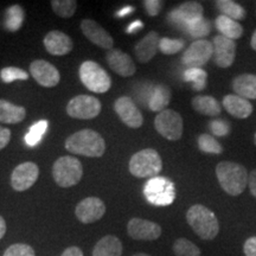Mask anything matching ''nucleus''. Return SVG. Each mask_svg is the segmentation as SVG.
Instances as JSON below:
<instances>
[{
	"label": "nucleus",
	"instance_id": "7c9ffc66",
	"mask_svg": "<svg viewBox=\"0 0 256 256\" xmlns=\"http://www.w3.org/2000/svg\"><path fill=\"white\" fill-rule=\"evenodd\" d=\"M184 78L186 82L192 83V88L197 92L203 90V89L206 87L208 74L204 72L203 69H188L184 74Z\"/></svg>",
	"mask_w": 256,
	"mask_h": 256
},
{
	"label": "nucleus",
	"instance_id": "7ed1b4c3",
	"mask_svg": "<svg viewBox=\"0 0 256 256\" xmlns=\"http://www.w3.org/2000/svg\"><path fill=\"white\" fill-rule=\"evenodd\" d=\"M191 229L204 241H211L218 235L220 222L215 214L202 204H194L186 212Z\"/></svg>",
	"mask_w": 256,
	"mask_h": 256
},
{
	"label": "nucleus",
	"instance_id": "79ce46f5",
	"mask_svg": "<svg viewBox=\"0 0 256 256\" xmlns=\"http://www.w3.org/2000/svg\"><path fill=\"white\" fill-rule=\"evenodd\" d=\"M243 252L246 256H256V236L249 238L243 243Z\"/></svg>",
	"mask_w": 256,
	"mask_h": 256
},
{
	"label": "nucleus",
	"instance_id": "a19ab883",
	"mask_svg": "<svg viewBox=\"0 0 256 256\" xmlns=\"http://www.w3.org/2000/svg\"><path fill=\"white\" fill-rule=\"evenodd\" d=\"M144 6H145L146 12L152 17H154L160 12L162 8V2H158V0H146L144 2Z\"/></svg>",
	"mask_w": 256,
	"mask_h": 256
},
{
	"label": "nucleus",
	"instance_id": "b1692460",
	"mask_svg": "<svg viewBox=\"0 0 256 256\" xmlns=\"http://www.w3.org/2000/svg\"><path fill=\"white\" fill-rule=\"evenodd\" d=\"M25 116H26V110L24 107L0 98V122L16 124L22 122Z\"/></svg>",
	"mask_w": 256,
	"mask_h": 256
},
{
	"label": "nucleus",
	"instance_id": "412c9836",
	"mask_svg": "<svg viewBox=\"0 0 256 256\" xmlns=\"http://www.w3.org/2000/svg\"><path fill=\"white\" fill-rule=\"evenodd\" d=\"M160 37L158 32L151 31L142 40H139L134 48V52L139 62L147 63L156 55L159 49Z\"/></svg>",
	"mask_w": 256,
	"mask_h": 256
},
{
	"label": "nucleus",
	"instance_id": "603ef678",
	"mask_svg": "<svg viewBox=\"0 0 256 256\" xmlns=\"http://www.w3.org/2000/svg\"><path fill=\"white\" fill-rule=\"evenodd\" d=\"M254 144L256 145V133H255V136H254Z\"/></svg>",
	"mask_w": 256,
	"mask_h": 256
},
{
	"label": "nucleus",
	"instance_id": "5701e85b",
	"mask_svg": "<svg viewBox=\"0 0 256 256\" xmlns=\"http://www.w3.org/2000/svg\"><path fill=\"white\" fill-rule=\"evenodd\" d=\"M232 89L236 95L246 100H256V75L242 74L232 81Z\"/></svg>",
	"mask_w": 256,
	"mask_h": 256
},
{
	"label": "nucleus",
	"instance_id": "e433bc0d",
	"mask_svg": "<svg viewBox=\"0 0 256 256\" xmlns=\"http://www.w3.org/2000/svg\"><path fill=\"white\" fill-rule=\"evenodd\" d=\"M0 78H2V81L4 83H11L14 81H17V80L26 81L28 78V74L20 68L8 66V68L2 69V72H0Z\"/></svg>",
	"mask_w": 256,
	"mask_h": 256
},
{
	"label": "nucleus",
	"instance_id": "ea45409f",
	"mask_svg": "<svg viewBox=\"0 0 256 256\" xmlns=\"http://www.w3.org/2000/svg\"><path fill=\"white\" fill-rule=\"evenodd\" d=\"M211 133L216 136H226L230 132V126L226 121L224 120H212L209 124Z\"/></svg>",
	"mask_w": 256,
	"mask_h": 256
},
{
	"label": "nucleus",
	"instance_id": "a878e982",
	"mask_svg": "<svg viewBox=\"0 0 256 256\" xmlns=\"http://www.w3.org/2000/svg\"><path fill=\"white\" fill-rule=\"evenodd\" d=\"M194 110L202 115L206 116H217L222 112L220 104L212 96L198 95L194 96L191 101Z\"/></svg>",
	"mask_w": 256,
	"mask_h": 256
},
{
	"label": "nucleus",
	"instance_id": "423d86ee",
	"mask_svg": "<svg viewBox=\"0 0 256 256\" xmlns=\"http://www.w3.org/2000/svg\"><path fill=\"white\" fill-rule=\"evenodd\" d=\"M80 78L86 88L96 94L107 92L112 87L110 76L94 60H86L81 64Z\"/></svg>",
	"mask_w": 256,
	"mask_h": 256
},
{
	"label": "nucleus",
	"instance_id": "a18cd8bd",
	"mask_svg": "<svg viewBox=\"0 0 256 256\" xmlns=\"http://www.w3.org/2000/svg\"><path fill=\"white\" fill-rule=\"evenodd\" d=\"M60 256H83V252L78 247H69L62 252Z\"/></svg>",
	"mask_w": 256,
	"mask_h": 256
},
{
	"label": "nucleus",
	"instance_id": "72a5a7b5",
	"mask_svg": "<svg viewBox=\"0 0 256 256\" xmlns=\"http://www.w3.org/2000/svg\"><path fill=\"white\" fill-rule=\"evenodd\" d=\"M198 147L202 152L210 153V154H220L223 152V147L214 136L209 134H202L198 138Z\"/></svg>",
	"mask_w": 256,
	"mask_h": 256
},
{
	"label": "nucleus",
	"instance_id": "de8ad7c7",
	"mask_svg": "<svg viewBox=\"0 0 256 256\" xmlns=\"http://www.w3.org/2000/svg\"><path fill=\"white\" fill-rule=\"evenodd\" d=\"M6 234V222L5 220L0 216V240L5 236Z\"/></svg>",
	"mask_w": 256,
	"mask_h": 256
},
{
	"label": "nucleus",
	"instance_id": "f704fd0d",
	"mask_svg": "<svg viewBox=\"0 0 256 256\" xmlns=\"http://www.w3.org/2000/svg\"><path fill=\"white\" fill-rule=\"evenodd\" d=\"M186 31L190 34V36L192 38H197V40H200V38L210 34L211 24L208 19L203 17V18L198 19V20L194 22V23L188 25Z\"/></svg>",
	"mask_w": 256,
	"mask_h": 256
},
{
	"label": "nucleus",
	"instance_id": "4468645a",
	"mask_svg": "<svg viewBox=\"0 0 256 256\" xmlns=\"http://www.w3.org/2000/svg\"><path fill=\"white\" fill-rule=\"evenodd\" d=\"M214 55L212 60L220 68H229L232 66L236 57V43L235 40L217 34L212 40Z\"/></svg>",
	"mask_w": 256,
	"mask_h": 256
},
{
	"label": "nucleus",
	"instance_id": "6ab92c4d",
	"mask_svg": "<svg viewBox=\"0 0 256 256\" xmlns=\"http://www.w3.org/2000/svg\"><path fill=\"white\" fill-rule=\"evenodd\" d=\"M106 60L110 69L122 78H130L136 72V66L130 56L120 49H112L108 51Z\"/></svg>",
	"mask_w": 256,
	"mask_h": 256
},
{
	"label": "nucleus",
	"instance_id": "c03bdc74",
	"mask_svg": "<svg viewBox=\"0 0 256 256\" xmlns=\"http://www.w3.org/2000/svg\"><path fill=\"white\" fill-rule=\"evenodd\" d=\"M248 186L249 190H250V194L256 198V170H252L250 174H249Z\"/></svg>",
	"mask_w": 256,
	"mask_h": 256
},
{
	"label": "nucleus",
	"instance_id": "dca6fc26",
	"mask_svg": "<svg viewBox=\"0 0 256 256\" xmlns=\"http://www.w3.org/2000/svg\"><path fill=\"white\" fill-rule=\"evenodd\" d=\"M127 232L138 241H154L162 236V226L152 220L132 218L127 223Z\"/></svg>",
	"mask_w": 256,
	"mask_h": 256
},
{
	"label": "nucleus",
	"instance_id": "4be33fe9",
	"mask_svg": "<svg viewBox=\"0 0 256 256\" xmlns=\"http://www.w3.org/2000/svg\"><path fill=\"white\" fill-rule=\"evenodd\" d=\"M223 107L236 119H247L252 113V104L250 102L236 94L224 96Z\"/></svg>",
	"mask_w": 256,
	"mask_h": 256
},
{
	"label": "nucleus",
	"instance_id": "aec40b11",
	"mask_svg": "<svg viewBox=\"0 0 256 256\" xmlns=\"http://www.w3.org/2000/svg\"><path fill=\"white\" fill-rule=\"evenodd\" d=\"M44 46L54 56H66L72 50L74 43L68 34L62 31H50L44 37Z\"/></svg>",
	"mask_w": 256,
	"mask_h": 256
},
{
	"label": "nucleus",
	"instance_id": "a211bd4d",
	"mask_svg": "<svg viewBox=\"0 0 256 256\" xmlns=\"http://www.w3.org/2000/svg\"><path fill=\"white\" fill-rule=\"evenodd\" d=\"M81 30L86 37L95 46L106 50H112L114 46V40L110 32L106 31L100 24L92 19H83L81 22Z\"/></svg>",
	"mask_w": 256,
	"mask_h": 256
},
{
	"label": "nucleus",
	"instance_id": "bb28decb",
	"mask_svg": "<svg viewBox=\"0 0 256 256\" xmlns=\"http://www.w3.org/2000/svg\"><path fill=\"white\" fill-rule=\"evenodd\" d=\"M216 28L220 32V34L229 40H238L243 34V28L241 24L234 19L226 17V16L220 14L216 18Z\"/></svg>",
	"mask_w": 256,
	"mask_h": 256
},
{
	"label": "nucleus",
	"instance_id": "c756f323",
	"mask_svg": "<svg viewBox=\"0 0 256 256\" xmlns=\"http://www.w3.org/2000/svg\"><path fill=\"white\" fill-rule=\"evenodd\" d=\"M216 6L223 16H226V17L236 22L242 20L247 16L246 10L238 2H232V0H218V2H216Z\"/></svg>",
	"mask_w": 256,
	"mask_h": 256
},
{
	"label": "nucleus",
	"instance_id": "39448f33",
	"mask_svg": "<svg viewBox=\"0 0 256 256\" xmlns=\"http://www.w3.org/2000/svg\"><path fill=\"white\" fill-rule=\"evenodd\" d=\"M52 176L60 188H72L78 185L83 176V166L75 156H63L52 166Z\"/></svg>",
	"mask_w": 256,
	"mask_h": 256
},
{
	"label": "nucleus",
	"instance_id": "1a4fd4ad",
	"mask_svg": "<svg viewBox=\"0 0 256 256\" xmlns=\"http://www.w3.org/2000/svg\"><path fill=\"white\" fill-rule=\"evenodd\" d=\"M102 104L100 100L89 95H78L72 98L66 106V113L74 119H94L101 113Z\"/></svg>",
	"mask_w": 256,
	"mask_h": 256
},
{
	"label": "nucleus",
	"instance_id": "c85d7f7f",
	"mask_svg": "<svg viewBox=\"0 0 256 256\" xmlns=\"http://www.w3.org/2000/svg\"><path fill=\"white\" fill-rule=\"evenodd\" d=\"M25 14L24 10L22 6L19 5H12L6 10L5 19H4V25L6 30L10 32L18 31L22 28V25L24 23Z\"/></svg>",
	"mask_w": 256,
	"mask_h": 256
},
{
	"label": "nucleus",
	"instance_id": "4c0bfd02",
	"mask_svg": "<svg viewBox=\"0 0 256 256\" xmlns=\"http://www.w3.org/2000/svg\"><path fill=\"white\" fill-rule=\"evenodd\" d=\"M185 42L183 40H171V38H162L159 43V50L164 55H174L183 49Z\"/></svg>",
	"mask_w": 256,
	"mask_h": 256
},
{
	"label": "nucleus",
	"instance_id": "9d476101",
	"mask_svg": "<svg viewBox=\"0 0 256 256\" xmlns=\"http://www.w3.org/2000/svg\"><path fill=\"white\" fill-rule=\"evenodd\" d=\"M214 55L212 43L206 40H194L190 44V46L185 50L182 57V62L188 69L202 68L203 66L209 62V60Z\"/></svg>",
	"mask_w": 256,
	"mask_h": 256
},
{
	"label": "nucleus",
	"instance_id": "20e7f679",
	"mask_svg": "<svg viewBox=\"0 0 256 256\" xmlns=\"http://www.w3.org/2000/svg\"><path fill=\"white\" fill-rule=\"evenodd\" d=\"M128 168L136 178H156L162 170V156L153 148L142 150L132 156Z\"/></svg>",
	"mask_w": 256,
	"mask_h": 256
},
{
	"label": "nucleus",
	"instance_id": "0eeeda50",
	"mask_svg": "<svg viewBox=\"0 0 256 256\" xmlns=\"http://www.w3.org/2000/svg\"><path fill=\"white\" fill-rule=\"evenodd\" d=\"M144 194L146 200L156 206H170L176 198V190L172 182L162 177L150 179L144 188Z\"/></svg>",
	"mask_w": 256,
	"mask_h": 256
},
{
	"label": "nucleus",
	"instance_id": "f3484780",
	"mask_svg": "<svg viewBox=\"0 0 256 256\" xmlns=\"http://www.w3.org/2000/svg\"><path fill=\"white\" fill-rule=\"evenodd\" d=\"M106 214L104 200L98 197H87L80 202L75 209V215L83 224H90L101 220Z\"/></svg>",
	"mask_w": 256,
	"mask_h": 256
},
{
	"label": "nucleus",
	"instance_id": "473e14b6",
	"mask_svg": "<svg viewBox=\"0 0 256 256\" xmlns=\"http://www.w3.org/2000/svg\"><path fill=\"white\" fill-rule=\"evenodd\" d=\"M174 252L176 256H200V249L188 238H178L174 243Z\"/></svg>",
	"mask_w": 256,
	"mask_h": 256
},
{
	"label": "nucleus",
	"instance_id": "37998d69",
	"mask_svg": "<svg viewBox=\"0 0 256 256\" xmlns=\"http://www.w3.org/2000/svg\"><path fill=\"white\" fill-rule=\"evenodd\" d=\"M10 140H11V130L0 126V151L8 145Z\"/></svg>",
	"mask_w": 256,
	"mask_h": 256
},
{
	"label": "nucleus",
	"instance_id": "58836bf2",
	"mask_svg": "<svg viewBox=\"0 0 256 256\" xmlns=\"http://www.w3.org/2000/svg\"><path fill=\"white\" fill-rule=\"evenodd\" d=\"M2 256H36L34 248L25 243H16L6 249Z\"/></svg>",
	"mask_w": 256,
	"mask_h": 256
},
{
	"label": "nucleus",
	"instance_id": "8fccbe9b",
	"mask_svg": "<svg viewBox=\"0 0 256 256\" xmlns=\"http://www.w3.org/2000/svg\"><path fill=\"white\" fill-rule=\"evenodd\" d=\"M250 46H252V49L256 51V30H255V32H254V34H252V36Z\"/></svg>",
	"mask_w": 256,
	"mask_h": 256
},
{
	"label": "nucleus",
	"instance_id": "ddd939ff",
	"mask_svg": "<svg viewBox=\"0 0 256 256\" xmlns=\"http://www.w3.org/2000/svg\"><path fill=\"white\" fill-rule=\"evenodd\" d=\"M203 18V6L197 2H186L168 14V19L174 24L186 30L188 26L198 19Z\"/></svg>",
	"mask_w": 256,
	"mask_h": 256
},
{
	"label": "nucleus",
	"instance_id": "c9c22d12",
	"mask_svg": "<svg viewBox=\"0 0 256 256\" xmlns=\"http://www.w3.org/2000/svg\"><path fill=\"white\" fill-rule=\"evenodd\" d=\"M48 122L46 120L38 121L36 124H34L28 130V133L25 136V142L28 146H36L37 144H40L42 140V136H44L46 132Z\"/></svg>",
	"mask_w": 256,
	"mask_h": 256
},
{
	"label": "nucleus",
	"instance_id": "49530a36",
	"mask_svg": "<svg viewBox=\"0 0 256 256\" xmlns=\"http://www.w3.org/2000/svg\"><path fill=\"white\" fill-rule=\"evenodd\" d=\"M142 28H144V24L142 23V22L136 20V22H134V23L130 24V26H128L127 32H128V34H134V32H136L138 30H142Z\"/></svg>",
	"mask_w": 256,
	"mask_h": 256
},
{
	"label": "nucleus",
	"instance_id": "f8f14e48",
	"mask_svg": "<svg viewBox=\"0 0 256 256\" xmlns=\"http://www.w3.org/2000/svg\"><path fill=\"white\" fill-rule=\"evenodd\" d=\"M40 168L32 162H26L18 165L11 174V186L14 190L23 192L30 188L37 182Z\"/></svg>",
	"mask_w": 256,
	"mask_h": 256
},
{
	"label": "nucleus",
	"instance_id": "3c124183",
	"mask_svg": "<svg viewBox=\"0 0 256 256\" xmlns=\"http://www.w3.org/2000/svg\"><path fill=\"white\" fill-rule=\"evenodd\" d=\"M133 256H151V255L145 254V252H138V254H134Z\"/></svg>",
	"mask_w": 256,
	"mask_h": 256
},
{
	"label": "nucleus",
	"instance_id": "9b49d317",
	"mask_svg": "<svg viewBox=\"0 0 256 256\" xmlns=\"http://www.w3.org/2000/svg\"><path fill=\"white\" fill-rule=\"evenodd\" d=\"M114 110L121 121L130 128H139L142 126L144 118L142 112L128 96H121L114 104Z\"/></svg>",
	"mask_w": 256,
	"mask_h": 256
},
{
	"label": "nucleus",
	"instance_id": "09e8293b",
	"mask_svg": "<svg viewBox=\"0 0 256 256\" xmlns=\"http://www.w3.org/2000/svg\"><path fill=\"white\" fill-rule=\"evenodd\" d=\"M132 11H133V8H124V10H121V11L119 12V16H120V17H122V16H126L128 12L130 14Z\"/></svg>",
	"mask_w": 256,
	"mask_h": 256
},
{
	"label": "nucleus",
	"instance_id": "f257e3e1",
	"mask_svg": "<svg viewBox=\"0 0 256 256\" xmlns=\"http://www.w3.org/2000/svg\"><path fill=\"white\" fill-rule=\"evenodd\" d=\"M66 150L72 154L100 158L106 152V142L96 130H82L66 140Z\"/></svg>",
	"mask_w": 256,
	"mask_h": 256
},
{
	"label": "nucleus",
	"instance_id": "2f4dec72",
	"mask_svg": "<svg viewBox=\"0 0 256 256\" xmlns=\"http://www.w3.org/2000/svg\"><path fill=\"white\" fill-rule=\"evenodd\" d=\"M51 8L60 18H72L78 10V2L75 0H52Z\"/></svg>",
	"mask_w": 256,
	"mask_h": 256
},
{
	"label": "nucleus",
	"instance_id": "6e6552de",
	"mask_svg": "<svg viewBox=\"0 0 256 256\" xmlns=\"http://www.w3.org/2000/svg\"><path fill=\"white\" fill-rule=\"evenodd\" d=\"M154 127L156 132L165 139L170 142H177L183 136V118L176 110H165L156 116Z\"/></svg>",
	"mask_w": 256,
	"mask_h": 256
},
{
	"label": "nucleus",
	"instance_id": "2eb2a0df",
	"mask_svg": "<svg viewBox=\"0 0 256 256\" xmlns=\"http://www.w3.org/2000/svg\"><path fill=\"white\" fill-rule=\"evenodd\" d=\"M30 74L38 84L46 88L56 87L60 81V72L56 66L44 60H36L30 64Z\"/></svg>",
	"mask_w": 256,
	"mask_h": 256
},
{
	"label": "nucleus",
	"instance_id": "f03ea898",
	"mask_svg": "<svg viewBox=\"0 0 256 256\" xmlns=\"http://www.w3.org/2000/svg\"><path fill=\"white\" fill-rule=\"evenodd\" d=\"M216 176L220 188L230 196H240L248 186L247 168L238 162H218L216 166Z\"/></svg>",
	"mask_w": 256,
	"mask_h": 256
},
{
	"label": "nucleus",
	"instance_id": "cd10ccee",
	"mask_svg": "<svg viewBox=\"0 0 256 256\" xmlns=\"http://www.w3.org/2000/svg\"><path fill=\"white\" fill-rule=\"evenodd\" d=\"M171 101V90L168 86L158 84L153 89L151 98L148 101L150 110L153 112H162L168 108V106Z\"/></svg>",
	"mask_w": 256,
	"mask_h": 256
},
{
	"label": "nucleus",
	"instance_id": "393cba45",
	"mask_svg": "<svg viewBox=\"0 0 256 256\" xmlns=\"http://www.w3.org/2000/svg\"><path fill=\"white\" fill-rule=\"evenodd\" d=\"M122 243L116 236L107 235L102 238L92 249V256H121Z\"/></svg>",
	"mask_w": 256,
	"mask_h": 256
}]
</instances>
